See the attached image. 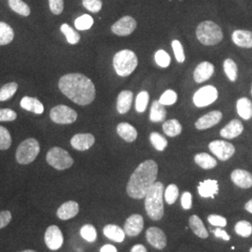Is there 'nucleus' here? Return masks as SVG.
<instances>
[{
	"label": "nucleus",
	"instance_id": "f257e3e1",
	"mask_svg": "<svg viewBox=\"0 0 252 252\" xmlns=\"http://www.w3.org/2000/svg\"><path fill=\"white\" fill-rule=\"evenodd\" d=\"M58 86L64 95L80 106H87L95 98L94 84L83 74H66L60 79Z\"/></svg>",
	"mask_w": 252,
	"mask_h": 252
},
{
	"label": "nucleus",
	"instance_id": "f03ea898",
	"mask_svg": "<svg viewBox=\"0 0 252 252\" xmlns=\"http://www.w3.org/2000/svg\"><path fill=\"white\" fill-rule=\"evenodd\" d=\"M158 165L153 160L141 162L131 175L127 183L126 191L133 199L145 198L148 190L156 182Z\"/></svg>",
	"mask_w": 252,
	"mask_h": 252
},
{
	"label": "nucleus",
	"instance_id": "7ed1b4c3",
	"mask_svg": "<svg viewBox=\"0 0 252 252\" xmlns=\"http://www.w3.org/2000/svg\"><path fill=\"white\" fill-rule=\"evenodd\" d=\"M163 184L158 181L150 188L145 196V208L147 215L154 221L160 220L163 216Z\"/></svg>",
	"mask_w": 252,
	"mask_h": 252
},
{
	"label": "nucleus",
	"instance_id": "20e7f679",
	"mask_svg": "<svg viewBox=\"0 0 252 252\" xmlns=\"http://www.w3.org/2000/svg\"><path fill=\"white\" fill-rule=\"evenodd\" d=\"M196 36L199 41L206 46H214L223 38L221 28L212 21L201 23L196 29Z\"/></svg>",
	"mask_w": 252,
	"mask_h": 252
},
{
	"label": "nucleus",
	"instance_id": "39448f33",
	"mask_svg": "<svg viewBox=\"0 0 252 252\" xmlns=\"http://www.w3.org/2000/svg\"><path fill=\"white\" fill-rule=\"evenodd\" d=\"M137 63V56L130 50L120 51L113 58L114 69L121 77H128L131 75L135 71Z\"/></svg>",
	"mask_w": 252,
	"mask_h": 252
},
{
	"label": "nucleus",
	"instance_id": "423d86ee",
	"mask_svg": "<svg viewBox=\"0 0 252 252\" xmlns=\"http://www.w3.org/2000/svg\"><path fill=\"white\" fill-rule=\"evenodd\" d=\"M40 147L35 138H27L19 145L16 151V160L20 164H29L35 161Z\"/></svg>",
	"mask_w": 252,
	"mask_h": 252
},
{
	"label": "nucleus",
	"instance_id": "0eeeda50",
	"mask_svg": "<svg viewBox=\"0 0 252 252\" xmlns=\"http://www.w3.org/2000/svg\"><path fill=\"white\" fill-rule=\"evenodd\" d=\"M46 160L56 170H65L71 167L74 163L70 154L59 147L52 148L47 153Z\"/></svg>",
	"mask_w": 252,
	"mask_h": 252
},
{
	"label": "nucleus",
	"instance_id": "6e6552de",
	"mask_svg": "<svg viewBox=\"0 0 252 252\" xmlns=\"http://www.w3.org/2000/svg\"><path fill=\"white\" fill-rule=\"evenodd\" d=\"M52 121L58 125H70L77 121L78 114L73 108L59 105L52 108L50 112Z\"/></svg>",
	"mask_w": 252,
	"mask_h": 252
},
{
	"label": "nucleus",
	"instance_id": "1a4fd4ad",
	"mask_svg": "<svg viewBox=\"0 0 252 252\" xmlns=\"http://www.w3.org/2000/svg\"><path fill=\"white\" fill-rule=\"evenodd\" d=\"M219 96L216 87L212 85H207L200 88L193 95V103L197 108L207 107L214 103Z\"/></svg>",
	"mask_w": 252,
	"mask_h": 252
},
{
	"label": "nucleus",
	"instance_id": "9d476101",
	"mask_svg": "<svg viewBox=\"0 0 252 252\" xmlns=\"http://www.w3.org/2000/svg\"><path fill=\"white\" fill-rule=\"evenodd\" d=\"M208 148L219 160L223 162L229 160L235 153L234 145L224 140H214L209 143Z\"/></svg>",
	"mask_w": 252,
	"mask_h": 252
},
{
	"label": "nucleus",
	"instance_id": "9b49d317",
	"mask_svg": "<svg viewBox=\"0 0 252 252\" xmlns=\"http://www.w3.org/2000/svg\"><path fill=\"white\" fill-rule=\"evenodd\" d=\"M46 246L51 251H58L63 243V236L58 226H49L44 235Z\"/></svg>",
	"mask_w": 252,
	"mask_h": 252
},
{
	"label": "nucleus",
	"instance_id": "f8f14e48",
	"mask_svg": "<svg viewBox=\"0 0 252 252\" xmlns=\"http://www.w3.org/2000/svg\"><path fill=\"white\" fill-rule=\"evenodd\" d=\"M136 28V22L131 16H125L117 21L112 27L111 31L117 36H126L131 35Z\"/></svg>",
	"mask_w": 252,
	"mask_h": 252
},
{
	"label": "nucleus",
	"instance_id": "ddd939ff",
	"mask_svg": "<svg viewBox=\"0 0 252 252\" xmlns=\"http://www.w3.org/2000/svg\"><path fill=\"white\" fill-rule=\"evenodd\" d=\"M146 238L149 244L157 250L164 249L167 243L165 234L158 227H150L146 231Z\"/></svg>",
	"mask_w": 252,
	"mask_h": 252
},
{
	"label": "nucleus",
	"instance_id": "4468645a",
	"mask_svg": "<svg viewBox=\"0 0 252 252\" xmlns=\"http://www.w3.org/2000/svg\"><path fill=\"white\" fill-rule=\"evenodd\" d=\"M144 228L143 217L139 214H133L126 220L125 232L130 237H134L142 232Z\"/></svg>",
	"mask_w": 252,
	"mask_h": 252
},
{
	"label": "nucleus",
	"instance_id": "2eb2a0df",
	"mask_svg": "<svg viewBox=\"0 0 252 252\" xmlns=\"http://www.w3.org/2000/svg\"><path fill=\"white\" fill-rule=\"evenodd\" d=\"M221 119H222V113L219 110H214L199 118L195 123V127L198 130H206L216 126L217 124L220 122Z\"/></svg>",
	"mask_w": 252,
	"mask_h": 252
},
{
	"label": "nucleus",
	"instance_id": "dca6fc26",
	"mask_svg": "<svg viewBox=\"0 0 252 252\" xmlns=\"http://www.w3.org/2000/svg\"><path fill=\"white\" fill-rule=\"evenodd\" d=\"M231 180L241 189H250L252 187V175L244 169H235L231 174Z\"/></svg>",
	"mask_w": 252,
	"mask_h": 252
},
{
	"label": "nucleus",
	"instance_id": "f3484780",
	"mask_svg": "<svg viewBox=\"0 0 252 252\" xmlns=\"http://www.w3.org/2000/svg\"><path fill=\"white\" fill-rule=\"evenodd\" d=\"M94 142L95 138L92 134H77L70 140L73 148L81 152L89 150Z\"/></svg>",
	"mask_w": 252,
	"mask_h": 252
},
{
	"label": "nucleus",
	"instance_id": "a211bd4d",
	"mask_svg": "<svg viewBox=\"0 0 252 252\" xmlns=\"http://www.w3.org/2000/svg\"><path fill=\"white\" fill-rule=\"evenodd\" d=\"M243 124L239 120L234 119L220 130V136L226 139H234L241 135L243 133Z\"/></svg>",
	"mask_w": 252,
	"mask_h": 252
},
{
	"label": "nucleus",
	"instance_id": "6ab92c4d",
	"mask_svg": "<svg viewBox=\"0 0 252 252\" xmlns=\"http://www.w3.org/2000/svg\"><path fill=\"white\" fill-rule=\"evenodd\" d=\"M215 67L209 62H203L199 63L195 70L193 71V79L197 83H202L207 81L214 74Z\"/></svg>",
	"mask_w": 252,
	"mask_h": 252
},
{
	"label": "nucleus",
	"instance_id": "aec40b11",
	"mask_svg": "<svg viewBox=\"0 0 252 252\" xmlns=\"http://www.w3.org/2000/svg\"><path fill=\"white\" fill-rule=\"evenodd\" d=\"M79 211H80L79 204L75 201H68L58 208L56 214L60 220H67L77 216Z\"/></svg>",
	"mask_w": 252,
	"mask_h": 252
},
{
	"label": "nucleus",
	"instance_id": "412c9836",
	"mask_svg": "<svg viewBox=\"0 0 252 252\" xmlns=\"http://www.w3.org/2000/svg\"><path fill=\"white\" fill-rule=\"evenodd\" d=\"M198 192L201 197L204 198H215L219 192V183L215 180H207L200 182Z\"/></svg>",
	"mask_w": 252,
	"mask_h": 252
},
{
	"label": "nucleus",
	"instance_id": "4be33fe9",
	"mask_svg": "<svg viewBox=\"0 0 252 252\" xmlns=\"http://www.w3.org/2000/svg\"><path fill=\"white\" fill-rule=\"evenodd\" d=\"M232 39L235 45L241 48H252V32L248 30H235L232 34Z\"/></svg>",
	"mask_w": 252,
	"mask_h": 252
},
{
	"label": "nucleus",
	"instance_id": "5701e85b",
	"mask_svg": "<svg viewBox=\"0 0 252 252\" xmlns=\"http://www.w3.org/2000/svg\"><path fill=\"white\" fill-rule=\"evenodd\" d=\"M134 94L131 91H123L119 94L117 98V110L120 114L127 113L133 102Z\"/></svg>",
	"mask_w": 252,
	"mask_h": 252
},
{
	"label": "nucleus",
	"instance_id": "b1692460",
	"mask_svg": "<svg viewBox=\"0 0 252 252\" xmlns=\"http://www.w3.org/2000/svg\"><path fill=\"white\" fill-rule=\"evenodd\" d=\"M103 233L108 239L116 242L122 243L126 238V232L121 227L114 224H108L103 229Z\"/></svg>",
	"mask_w": 252,
	"mask_h": 252
},
{
	"label": "nucleus",
	"instance_id": "393cba45",
	"mask_svg": "<svg viewBox=\"0 0 252 252\" xmlns=\"http://www.w3.org/2000/svg\"><path fill=\"white\" fill-rule=\"evenodd\" d=\"M117 133L126 142H133L137 137L136 129L128 123L119 124L117 126Z\"/></svg>",
	"mask_w": 252,
	"mask_h": 252
},
{
	"label": "nucleus",
	"instance_id": "a878e982",
	"mask_svg": "<svg viewBox=\"0 0 252 252\" xmlns=\"http://www.w3.org/2000/svg\"><path fill=\"white\" fill-rule=\"evenodd\" d=\"M189 225L192 233L195 235H197L199 238L206 239L208 237V232L204 225L202 220L198 216L192 215V216L189 217Z\"/></svg>",
	"mask_w": 252,
	"mask_h": 252
},
{
	"label": "nucleus",
	"instance_id": "bb28decb",
	"mask_svg": "<svg viewBox=\"0 0 252 252\" xmlns=\"http://www.w3.org/2000/svg\"><path fill=\"white\" fill-rule=\"evenodd\" d=\"M20 105L26 110L34 112L36 114H42L44 111V107L42 103L34 97L25 96L23 99L21 100Z\"/></svg>",
	"mask_w": 252,
	"mask_h": 252
},
{
	"label": "nucleus",
	"instance_id": "cd10ccee",
	"mask_svg": "<svg viewBox=\"0 0 252 252\" xmlns=\"http://www.w3.org/2000/svg\"><path fill=\"white\" fill-rule=\"evenodd\" d=\"M237 113L243 120L249 121L252 118V102L247 97L237 100L236 103Z\"/></svg>",
	"mask_w": 252,
	"mask_h": 252
},
{
	"label": "nucleus",
	"instance_id": "c85d7f7f",
	"mask_svg": "<svg viewBox=\"0 0 252 252\" xmlns=\"http://www.w3.org/2000/svg\"><path fill=\"white\" fill-rule=\"evenodd\" d=\"M194 162L203 169H212L217 166V160L210 154L206 153H197L194 156Z\"/></svg>",
	"mask_w": 252,
	"mask_h": 252
},
{
	"label": "nucleus",
	"instance_id": "c756f323",
	"mask_svg": "<svg viewBox=\"0 0 252 252\" xmlns=\"http://www.w3.org/2000/svg\"><path fill=\"white\" fill-rule=\"evenodd\" d=\"M166 117V110L159 101H154L151 108L150 120L153 123H161Z\"/></svg>",
	"mask_w": 252,
	"mask_h": 252
},
{
	"label": "nucleus",
	"instance_id": "7c9ffc66",
	"mask_svg": "<svg viewBox=\"0 0 252 252\" xmlns=\"http://www.w3.org/2000/svg\"><path fill=\"white\" fill-rule=\"evenodd\" d=\"M162 130L163 133L170 137H175L180 135L182 131V126L180 124V122L176 119H172L169 121H166L162 125Z\"/></svg>",
	"mask_w": 252,
	"mask_h": 252
},
{
	"label": "nucleus",
	"instance_id": "2f4dec72",
	"mask_svg": "<svg viewBox=\"0 0 252 252\" xmlns=\"http://www.w3.org/2000/svg\"><path fill=\"white\" fill-rule=\"evenodd\" d=\"M14 38V31L8 24L0 22V46L9 44Z\"/></svg>",
	"mask_w": 252,
	"mask_h": 252
},
{
	"label": "nucleus",
	"instance_id": "473e14b6",
	"mask_svg": "<svg viewBox=\"0 0 252 252\" xmlns=\"http://www.w3.org/2000/svg\"><path fill=\"white\" fill-rule=\"evenodd\" d=\"M10 9L17 12L20 15L27 17L30 14V8L23 0H9Z\"/></svg>",
	"mask_w": 252,
	"mask_h": 252
},
{
	"label": "nucleus",
	"instance_id": "72a5a7b5",
	"mask_svg": "<svg viewBox=\"0 0 252 252\" xmlns=\"http://www.w3.org/2000/svg\"><path fill=\"white\" fill-rule=\"evenodd\" d=\"M234 231L241 237H250L252 234V224L248 220H239L234 226Z\"/></svg>",
	"mask_w": 252,
	"mask_h": 252
},
{
	"label": "nucleus",
	"instance_id": "f704fd0d",
	"mask_svg": "<svg viewBox=\"0 0 252 252\" xmlns=\"http://www.w3.org/2000/svg\"><path fill=\"white\" fill-rule=\"evenodd\" d=\"M60 29H61V32H62L63 35L65 36V37H66L67 42H68L69 44L75 45V44H77V43L80 41V39H81L80 34L77 33V32H76L73 28L69 27L68 25L63 24V25H62V27H61Z\"/></svg>",
	"mask_w": 252,
	"mask_h": 252
},
{
	"label": "nucleus",
	"instance_id": "c9c22d12",
	"mask_svg": "<svg viewBox=\"0 0 252 252\" xmlns=\"http://www.w3.org/2000/svg\"><path fill=\"white\" fill-rule=\"evenodd\" d=\"M18 89V84L16 82H9L2 86L0 89V101H7L11 98Z\"/></svg>",
	"mask_w": 252,
	"mask_h": 252
},
{
	"label": "nucleus",
	"instance_id": "e433bc0d",
	"mask_svg": "<svg viewBox=\"0 0 252 252\" xmlns=\"http://www.w3.org/2000/svg\"><path fill=\"white\" fill-rule=\"evenodd\" d=\"M223 69L225 72L226 76L231 81H235L237 79V74H238V69L237 65L234 63V60L228 58L226 59L223 63Z\"/></svg>",
	"mask_w": 252,
	"mask_h": 252
},
{
	"label": "nucleus",
	"instance_id": "4c0bfd02",
	"mask_svg": "<svg viewBox=\"0 0 252 252\" xmlns=\"http://www.w3.org/2000/svg\"><path fill=\"white\" fill-rule=\"evenodd\" d=\"M179 194H180V191H179L178 186L176 184H170L165 189L163 197L168 205H173L176 203L177 199L179 198Z\"/></svg>",
	"mask_w": 252,
	"mask_h": 252
},
{
	"label": "nucleus",
	"instance_id": "58836bf2",
	"mask_svg": "<svg viewBox=\"0 0 252 252\" xmlns=\"http://www.w3.org/2000/svg\"><path fill=\"white\" fill-rule=\"evenodd\" d=\"M150 140L154 149L157 150L158 152L164 151V149L167 147V140L159 133H156V132L152 133L150 135Z\"/></svg>",
	"mask_w": 252,
	"mask_h": 252
},
{
	"label": "nucleus",
	"instance_id": "ea45409f",
	"mask_svg": "<svg viewBox=\"0 0 252 252\" xmlns=\"http://www.w3.org/2000/svg\"><path fill=\"white\" fill-rule=\"evenodd\" d=\"M149 100H150V95L148 94V92L142 91L140 92L135 100V109L137 112L142 113L147 109L148 104H149Z\"/></svg>",
	"mask_w": 252,
	"mask_h": 252
},
{
	"label": "nucleus",
	"instance_id": "a19ab883",
	"mask_svg": "<svg viewBox=\"0 0 252 252\" xmlns=\"http://www.w3.org/2000/svg\"><path fill=\"white\" fill-rule=\"evenodd\" d=\"M81 235L83 239L93 243L97 238V232L92 224H85L81 227Z\"/></svg>",
	"mask_w": 252,
	"mask_h": 252
},
{
	"label": "nucleus",
	"instance_id": "79ce46f5",
	"mask_svg": "<svg viewBox=\"0 0 252 252\" xmlns=\"http://www.w3.org/2000/svg\"><path fill=\"white\" fill-rule=\"evenodd\" d=\"M94 25V19L88 14H83L75 21V27L78 30H88Z\"/></svg>",
	"mask_w": 252,
	"mask_h": 252
},
{
	"label": "nucleus",
	"instance_id": "37998d69",
	"mask_svg": "<svg viewBox=\"0 0 252 252\" xmlns=\"http://www.w3.org/2000/svg\"><path fill=\"white\" fill-rule=\"evenodd\" d=\"M11 146V136L8 129L0 126V151H6Z\"/></svg>",
	"mask_w": 252,
	"mask_h": 252
},
{
	"label": "nucleus",
	"instance_id": "c03bdc74",
	"mask_svg": "<svg viewBox=\"0 0 252 252\" xmlns=\"http://www.w3.org/2000/svg\"><path fill=\"white\" fill-rule=\"evenodd\" d=\"M154 58H155V62H156V63H157L159 66L163 67V68L169 66L170 62H171V58H170L169 54H167V53H166L165 51H163V50L157 51L156 54H155Z\"/></svg>",
	"mask_w": 252,
	"mask_h": 252
},
{
	"label": "nucleus",
	"instance_id": "a18cd8bd",
	"mask_svg": "<svg viewBox=\"0 0 252 252\" xmlns=\"http://www.w3.org/2000/svg\"><path fill=\"white\" fill-rule=\"evenodd\" d=\"M177 100H178L177 93L175 91L167 90L161 95L159 102L163 106H171L177 102Z\"/></svg>",
	"mask_w": 252,
	"mask_h": 252
},
{
	"label": "nucleus",
	"instance_id": "49530a36",
	"mask_svg": "<svg viewBox=\"0 0 252 252\" xmlns=\"http://www.w3.org/2000/svg\"><path fill=\"white\" fill-rule=\"evenodd\" d=\"M172 48L175 54V57L179 63H183L185 61V54L183 50V46L180 43V41L175 39L172 41Z\"/></svg>",
	"mask_w": 252,
	"mask_h": 252
},
{
	"label": "nucleus",
	"instance_id": "de8ad7c7",
	"mask_svg": "<svg viewBox=\"0 0 252 252\" xmlns=\"http://www.w3.org/2000/svg\"><path fill=\"white\" fill-rule=\"evenodd\" d=\"M82 5L85 9L94 13L98 12L102 9L101 0H82Z\"/></svg>",
	"mask_w": 252,
	"mask_h": 252
},
{
	"label": "nucleus",
	"instance_id": "09e8293b",
	"mask_svg": "<svg viewBox=\"0 0 252 252\" xmlns=\"http://www.w3.org/2000/svg\"><path fill=\"white\" fill-rule=\"evenodd\" d=\"M207 220L211 225L216 227H225L227 225V220L224 217L220 216L217 214H212L207 217Z\"/></svg>",
	"mask_w": 252,
	"mask_h": 252
},
{
	"label": "nucleus",
	"instance_id": "8fccbe9b",
	"mask_svg": "<svg viewBox=\"0 0 252 252\" xmlns=\"http://www.w3.org/2000/svg\"><path fill=\"white\" fill-rule=\"evenodd\" d=\"M17 118V114L14 110L9 108L0 109V122H12Z\"/></svg>",
	"mask_w": 252,
	"mask_h": 252
},
{
	"label": "nucleus",
	"instance_id": "3c124183",
	"mask_svg": "<svg viewBox=\"0 0 252 252\" xmlns=\"http://www.w3.org/2000/svg\"><path fill=\"white\" fill-rule=\"evenodd\" d=\"M49 5L51 11L55 15H59L63 12V0H49Z\"/></svg>",
	"mask_w": 252,
	"mask_h": 252
},
{
	"label": "nucleus",
	"instance_id": "603ef678",
	"mask_svg": "<svg viewBox=\"0 0 252 252\" xmlns=\"http://www.w3.org/2000/svg\"><path fill=\"white\" fill-rule=\"evenodd\" d=\"M181 206L185 210H189L192 206V196L189 191L183 192L181 195Z\"/></svg>",
	"mask_w": 252,
	"mask_h": 252
},
{
	"label": "nucleus",
	"instance_id": "864d4df0",
	"mask_svg": "<svg viewBox=\"0 0 252 252\" xmlns=\"http://www.w3.org/2000/svg\"><path fill=\"white\" fill-rule=\"evenodd\" d=\"M11 219H12V215L8 210L0 211V229L9 225Z\"/></svg>",
	"mask_w": 252,
	"mask_h": 252
},
{
	"label": "nucleus",
	"instance_id": "5fc2aeb1",
	"mask_svg": "<svg viewBox=\"0 0 252 252\" xmlns=\"http://www.w3.org/2000/svg\"><path fill=\"white\" fill-rule=\"evenodd\" d=\"M214 234H215L217 238H221L224 241H229L231 239L230 235L227 234L224 230L220 229V227H218L216 230H214Z\"/></svg>",
	"mask_w": 252,
	"mask_h": 252
},
{
	"label": "nucleus",
	"instance_id": "6e6d98bb",
	"mask_svg": "<svg viewBox=\"0 0 252 252\" xmlns=\"http://www.w3.org/2000/svg\"><path fill=\"white\" fill-rule=\"evenodd\" d=\"M100 252H118L117 249L110 244H107L105 246H103L100 250Z\"/></svg>",
	"mask_w": 252,
	"mask_h": 252
},
{
	"label": "nucleus",
	"instance_id": "4d7b16f0",
	"mask_svg": "<svg viewBox=\"0 0 252 252\" xmlns=\"http://www.w3.org/2000/svg\"><path fill=\"white\" fill-rule=\"evenodd\" d=\"M147 252V249L145 248L143 245H141V244H136L135 245L133 248H132V250H131V252Z\"/></svg>",
	"mask_w": 252,
	"mask_h": 252
},
{
	"label": "nucleus",
	"instance_id": "13d9d810",
	"mask_svg": "<svg viewBox=\"0 0 252 252\" xmlns=\"http://www.w3.org/2000/svg\"><path fill=\"white\" fill-rule=\"evenodd\" d=\"M245 209H246L249 213L252 214V198L251 199L249 202H247V203H246V205H245Z\"/></svg>",
	"mask_w": 252,
	"mask_h": 252
},
{
	"label": "nucleus",
	"instance_id": "bf43d9fd",
	"mask_svg": "<svg viewBox=\"0 0 252 252\" xmlns=\"http://www.w3.org/2000/svg\"><path fill=\"white\" fill-rule=\"evenodd\" d=\"M36 252V251H33V250H27V251H24V252Z\"/></svg>",
	"mask_w": 252,
	"mask_h": 252
},
{
	"label": "nucleus",
	"instance_id": "052dcab7",
	"mask_svg": "<svg viewBox=\"0 0 252 252\" xmlns=\"http://www.w3.org/2000/svg\"><path fill=\"white\" fill-rule=\"evenodd\" d=\"M250 252H252V247L251 248V250H250Z\"/></svg>",
	"mask_w": 252,
	"mask_h": 252
},
{
	"label": "nucleus",
	"instance_id": "680f3d73",
	"mask_svg": "<svg viewBox=\"0 0 252 252\" xmlns=\"http://www.w3.org/2000/svg\"></svg>",
	"mask_w": 252,
	"mask_h": 252
}]
</instances>
